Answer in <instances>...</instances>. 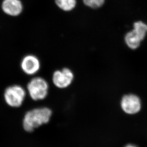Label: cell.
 I'll return each mask as SVG.
<instances>
[{
  "label": "cell",
  "mask_w": 147,
  "mask_h": 147,
  "mask_svg": "<svg viewBox=\"0 0 147 147\" xmlns=\"http://www.w3.org/2000/svg\"><path fill=\"white\" fill-rule=\"evenodd\" d=\"M52 112L48 108H37L26 113L23 120V127L27 132H32L41 125L49 121Z\"/></svg>",
  "instance_id": "1"
},
{
  "label": "cell",
  "mask_w": 147,
  "mask_h": 147,
  "mask_svg": "<svg viewBox=\"0 0 147 147\" xmlns=\"http://www.w3.org/2000/svg\"><path fill=\"white\" fill-rule=\"evenodd\" d=\"M48 83L41 77L33 78L27 85L29 95L35 101L45 99L48 95Z\"/></svg>",
  "instance_id": "2"
},
{
  "label": "cell",
  "mask_w": 147,
  "mask_h": 147,
  "mask_svg": "<svg viewBox=\"0 0 147 147\" xmlns=\"http://www.w3.org/2000/svg\"><path fill=\"white\" fill-rule=\"evenodd\" d=\"M26 96V91L20 85H12L4 90V100L7 105L13 108H18L23 104Z\"/></svg>",
  "instance_id": "3"
},
{
  "label": "cell",
  "mask_w": 147,
  "mask_h": 147,
  "mask_svg": "<svg viewBox=\"0 0 147 147\" xmlns=\"http://www.w3.org/2000/svg\"><path fill=\"white\" fill-rule=\"evenodd\" d=\"M122 110L126 114H137L142 109V102L139 96L134 94L124 95L120 101Z\"/></svg>",
  "instance_id": "4"
},
{
  "label": "cell",
  "mask_w": 147,
  "mask_h": 147,
  "mask_svg": "<svg viewBox=\"0 0 147 147\" xmlns=\"http://www.w3.org/2000/svg\"><path fill=\"white\" fill-rule=\"evenodd\" d=\"M74 78L73 73L67 68L57 70L53 73L52 80L53 84L59 88H65L72 83Z\"/></svg>",
  "instance_id": "5"
},
{
  "label": "cell",
  "mask_w": 147,
  "mask_h": 147,
  "mask_svg": "<svg viewBox=\"0 0 147 147\" xmlns=\"http://www.w3.org/2000/svg\"><path fill=\"white\" fill-rule=\"evenodd\" d=\"M40 62L36 55H28L23 57L20 67L23 72L29 76L34 75L39 71Z\"/></svg>",
  "instance_id": "6"
},
{
  "label": "cell",
  "mask_w": 147,
  "mask_h": 147,
  "mask_svg": "<svg viewBox=\"0 0 147 147\" xmlns=\"http://www.w3.org/2000/svg\"><path fill=\"white\" fill-rule=\"evenodd\" d=\"M1 7L4 13L12 17L20 16L24 8L20 0H3Z\"/></svg>",
  "instance_id": "7"
},
{
  "label": "cell",
  "mask_w": 147,
  "mask_h": 147,
  "mask_svg": "<svg viewBox=\"0 0 147 147\" xmlns=\"http://www.w3.org/2000/svg\"><path fill=\"white\" fill-rule=\"evenodd\" d=\"M125 41L127 45L132 49H135L140 45V39L135 34L133 31L129 32L125 37Z\"/></svg>",
  "instance_id": "8"
},
{
  "label": "cell",
  "mask_w": 147,
  "mask_h": 147,
  "mask_svg": "<svg viewBox=\"0 0 147 147\" xmlns=\"http://www.w3.org/2000/svg\"><path fill=\"white\" fill-rule=\"evenodd\" d=\"M132 31L140 41H142L147 32V25L142 22H137L134 24V29Z\"/></svg>",
  "instance_id": "9"
},
{
  "label": "cell",
  "mask_w": 147,
  "mask_h": 147,
  "mask_svg": "<svg viewBox=\"0 0 147 147\" xmlns=\"http://www.w3.org/2000/svg\"><path fill=\"white\" fill-rule=\"evenodd\" d=\"M55 1L59 8L65 11H72L76 5V0H55Z\"/></svg>",
  "instance_id": "10"
},
{
  "label": "cell",
  "mask_w": 147,
  "mask_h": 147,
  "mask_svg": "<svg viewBox=\"0 0 147 147\" xmlns=\"http://www.w3.org/2000/svg\"><path fill=\"white\" fill-rule=\"evenodd\" d=\"M86 6L93 9L99 8L103 5L105 0H83Z\"/></svg>",
  "instance_id": "11"
},
{
  "label": "cell",
  "mask_w": 147,
  "mask_h": 147,
  "mask_svg": "<svg viewBox=\"0 0 147 147\" xmlns=\"http://www.w3.org/2000/svg\"><path fill=\"white\" fill-rule=\"evenodd\" d=\"M124 147H139L138 146H137L136 145L133 144H128L124 146Z\"/></svg>",
  "instance_id": "12"
}]
</instances>
